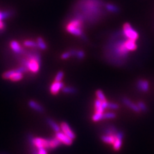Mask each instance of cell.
<instances>
[{"instance_id": "17", "label": "cell", "mask_w": 154, "mask_h": 154, "mask_svg": "<svg viewBox=\"0 0 154 154\" xmlns=\"http://www.w3.org/2000/svg\"><path fill=\"white\" fill-rule=\"evenodd\" d=\"M102 141L107 144L113 145L116 140V135H103L101 137Z\"/></svg>"}, {"instance_id": "30", "label": "cell", "mask_w": 154, "mask_h": 154, "mask_svg": "<svg viewBox=\"0 0 154 154\" xmlns=\"http://www.w3.org/2000/svg\"><path fill=\"white\" fill-rule=\"evenodd\" d=\"M12 13L10 11H5V12H0V21L5 19L8 18L10 16H11Z\"/></svg>"}, {"instance_id": "28", "label": "cell", "mask_w": 154, "mask_h": 154, "mask_svg": "<svg viewBox=\"0 0 154 154\" xmlns=\"http://www.w3.org/2000/svg\"><path fill=\"white\" fill-rule=\"evenodd\" d=\"M116 116V114L112 112H105L103 114V120H108V119H114Z\"/></svg>"}, {"instance_id": "24", "label": "cell", "mask_w": 154, "mask_h": 154, "mask_svg": "<svg viewBox=\"0 0 154 154\" xmlns=\"http://www.w3.org/2000/svg\"><path fill=\"white\" fill-rule=\"evenodd\" d=\"M16 73L14 74L13 76L10 78V80L13 82H17V81H19L21 79H22L23 76V73H19L18 71L16 69Z\"/></svg>"}, {"instance_id": "26", "label": "cell", "mask_w": 154, "mask_h": 154, "mask_svg": "<svg viewBox=\"0 0 154 154\" xmlns=\"http://www.w3.org/2000/svg\"><path fill=\"white\" fill-rule=\"evenodd\" d=\"M16 71H17L16 69H13V70L6 71V72L3 73V78H5V79H10V78H11L13 75L16 73Z\"/></svg>"}, {"instance_id": "3", "label": "cell", "mask_w": 154, "mask_h": 154, "mask_svg": "<svg viewBox=\"0 0 154 154\" xmlns=\"http://www.w3.org/2000/svg\"><path fill=\"white\" fill-rule=\"evenodd\" d=\"M84 21L77 17L74 16L66 26V29L67 32L75 36L81 37L82 39H86L84 34Z\"/></svg>"}, {"instance_id": "31", "label": "cell", "mask_w": 154, "mask_h": 154, "mask_svg": "<svg viewBox=\"0 0 154 154\" xmlns=\"http://www.w3.org/2000/svg\"><path fill=\"white\" fill-rule=\"evenodd\" d=\"M103 113H96L92 116V120L94 121H98L102 120H103Z\"/></svg>"}, {"instance_id": "34", "label": "cell", "mask_w": 154, "mask_h": 154, "mask_svg": "<svg viewBox=\"0 0 154 154\" xmlns=\"http://www.w3.org/2000/svg\"><path fill=\"white\" fill-rule=\"evenodd\" d=\"M137 105H138V107L139 108V109H140L141 111H144V112H146V111L147 110V109H148L146 105L142 102H139Z\"/></svg>"}, {"instance_id": "4", "label": "cell", "mask_w": 154, "mask_h": 154, "mask_svg": "<svg viewBox=\"0 0 154 154\" xmlns=\"http://www.w3.org/2000/svg\"><path fill=\"white\" fill-rule=\"evenodd\" d=\"M123 34L127 39H132V40H134L135 41L139 39V34L128 23H126L123 24Z\"/></svg>"}, {"instance_id": "33", "label": "cell", "mask_w": 154, "mask_h": 154, "mask_svg": "<svg viewBox=\"0 0 154 154\" xmlns=\"http://www.w3.org/2000/svg\"><path fill=\"white\" fill-rule=\"evenodd\" d=\"M63 77H64V73L63 71H59L58 73H57V75L55 76V82H61L62 80L63 79Z\"/></svg>"}, {"instance_id": "18", "label": "cell", "mask_w": 154, "mask_h": 154, "mask_svg": "<svg viewBox=\"0 0 154 154\" xmlns=\"http://www.w3.org/2000/svg\"><path fill=\"white\" fill-rule=\"evenodd\" d=\"M48 143H49V149L56 148L57 147H58V146H59L62 144V143L60 142L56 137L52 139H49Z\"/></svg>"}, {"instance_id": "38", "label": "cell", "mask_w": 154, "mask_h": 154, "mask_svg": "<svg viewBox=\"0 0 154 154\" xmlns=\"http://www.w3.org/2000/svg\"><path fill=\"white\" fill-rule=\"evenodd\" d=\"M108 103L109 102L107 101V100H105V101L102 102V108L103 109L105 110V109H106L107 108V107H108Z\"/></svg>"}, {"instance_id": "16", "label": "cell", "mask_w": 154, "mask_h": 154, "mask_svg": "<svg viewBox=\"0 0 154 154\" xmlns=\"http://www.w3.org/2000/svg\"><path fill=\"white\" fill-rule=\"evenodd\" d=\"M125 46H126V48L130 52H134L138 48V46L136 44L135 41L129 39H127L126 41H125Z\"/></svg>"}, {"instance_id": "35", "label": "cell", "mask_w": 154, "mask_h": 154, "mask_svg": "<svg viewBox=\"0 0 154 154\" xmlns=\"http://www.w3.org/2000/svg\"><path fill=\"white\" fill-rule=\"evenodd\" d=\"M107 108L110 109V110H116L119 108V105L115 103H112V102H109L108 103V107Z\"/></svg>"}, {"instance_id": "37", "label": "cell", "mask_w": 154, "mask_h": 154, "mask_svg": "<svg viewBox=\"0 0 154 154\" xmlns=\"http://www.w3.org/2000/svg\"><path fill=\"white\" fill-rule=\"evenodd\" d=\"M37 153L38 154H48L47 149L44 148L37 149Z\"/></svg>"}, {"instance_id": "5", "label": "cell", "mask_w": 154, "mask_h": 154, "mask_svg": "<svg viewBox=\"0 0 154 154\" xmlns=\"http://www.w3.org/2000/svg\"><path fill=\"white\" fill-rule=\"evenodd\" d=\"M31 142H32V144L37 149H40L43 148L46 149H49L48 139H44L40 138H32Z\"/></svg>"}, {"instance_id": "15", "label": "cell", "mask_w": 154, "mask_h": 154, "mask_svg": "<svg viewBox=\"0 0 154 154\" xmlns=\"http://www.w3.org/2000/svg\"><path fill=\"white\" fill-rule=\"evenodd\" d=\"M28 105H29L30 108L34 109L35 111H37L39 112H44L43 107L40 104H39L37 102L34 101V100H30V101L28 102Z\"/></svg>"}, {"instance_id": "32", "label": "cell", "mask_w": 154, "mask_h": 154, "mask_svg": "<svg viewBox=\"0 0 154 154\" xmlns=\"http://www.w3.org/2000/svg\"><path fill=\"white\" fill-rule=\"evenodd\" d=\"M78 59L82 60L85 57V53L82 50H77L75 56Z\"/></svg>"}, {"instance_id": "36", "label": "cell", "mask_w": 154, "mask_h": 154, "mask_svg": "<svg viewBox=\"0 0 154 154\" xmlns=\"http://www.w3.org/2000/svg\"><path fill=\"white\" fill-rule=\"evenodd\" d=\"M71 57H72V55H71V52L69 50V51H67V52L63 53L61 55V58L62 59H67Z\"/></svg>"}, {"instance_id": "7", "label": "cell", "mask_w": 154, "mask_h": 154, "mask_svg": "<svg viewBox=\"0 0 154 154\" xmlns=\"http://www.w3.org/2000/svg\"><path fill=\"white\" fill-rule=\"evenodd\" d=\"M55 137L59 139V140L63 143L64 145H67V146H70L72 145L73 143V139H71L66 135L65 134H64L62 132H57Z\"/></svg>"}, {"instance_id": "27", "label": "cell", "mask_w": 154, "mask_h": 154, "mask_svg": "<svg viewBox=\"0 0 154 154\" xmlns=\"http://www.w3.org/2000/svg\"><path fill=\"white\" fill-rule=\"evenodd\" d=\"M24 45L27 47H30V48H36L37 47V42H35L34 41H25L24 42Z\"/></svg>"}, {"instance_id": "9", "label": "cell", "mask_w": 154, "mask_h": 154, "mask_svg": "<svg viewBox=\"0 0 154 154\" xmlns=\"http://www.w3.org/2000/svg\"><path fill=\"white\" fill-rule=\"evenodd\" d=\"M41 63L38 62L35 59H29V63H28V69L29 71H31L32 73H36L39 70Z\"/></svg>"}, {"instance_id": "12", "label": "cell", "mask_w": 154, "mask_h": 154, "mask_svg": "<svg viewBox=\"0 0 154 154\" xmlns=\"http://www.w3.org/2000/svg\"><path fill=\"white\" fill-rule=\"evenodd\" d=\"M122 101H123V103L125 105H126L128 107H129V108L131 110H134V112H139L141 111L140 109H139V108L138 107V105L135 104V103H134L132 101H130L129 99H128L127 98H123Z\"/></svg>"}, {"instance_id": "25", "label": "cell", "mask_w": 154, "mask_h": 154, "mask_svg": "<svg viewBox=\"0 0 154 154\" xmlns=\"http://www.w3.org/2000/svg\"><path fill=\"white\" fill-rule=\"evenodd\" d=\"M62 92L65 94H74L77 92V89L73 87H64L62 88Z\"/></svg>"}, {"instance_id": "19", "label": "cell", "mask_w": 154, "mask_h": 154, "mask_svg": "<svg viewBox=\"0 0 154 154\" xmlns=\"http://www.w3.org/2000/svg\"><path fill=\"white\" fill-rule=\"evenodd\" d=\"M105 9L110 13H117L120 11V9L118 8V6L112 3H107L105 5Z\"/></svg>"}, {"instance_id": "23", "label": "cell", "mask_w": 154, "mask_h": 154, "mask_svg": "<svg viewBox=\"0 0 154 154\" xmlns=\"http://www.w3.org/2000/svg\"><path fill=\"white\" fill-rule=\"evenodd\" d=\"M117 131L118 130L116 129L115 127L111 126V127H109L107 128H106L104 132H105V134H107V135H116Z\"/></svg>"}, {"instance_id": "2", "label": "cell", "mask_w": 154, "mask_h": 154, "mask_svg": "<svg viewBox=\"0 0 154 154\" xmlns=\"http://www.w3.org/2000/svg\"><path fill=\"white\" fill-rule=\"evenodd\" d=\"M126 39H119L112 42L109 46V56L110 58H113L114 61H123L127 59L130 51L125 46Z\"/></svg>"}, {"instance_id": "10", "label": "cell", "mask_w": 154, "mask_h": 154, "mask_svg": "<svg viewBox=\"0 0 154 154\" xmlns=\"http://www.w3.org/2000/svg\"><path fill=\"white\" fill-rule=\"evenodd\" d=\"M64 87V84L62 82H54L50 86V92L53 95L58 94L59 92Z\"/></svg>"}, {"instance_id": "21", "label": "cell", "mask_w": 154, "mask_h": 154, "mask_svg": "<svg viewBox=\"0 0 154 154\" xmlns=\"http://www.w3.org/2000/svg\"><path fill=\"white\" fill-rule=\"evenodd\" d=\"M47 123L49 125V127H51L52 129L54 130L56 133L60 131V127H59L54 121L51 120V119H48L47 120Z\"/></svg>"}, {"instance_id": "29", "label": "cell", "mask_w": 154, "mask_h": 154, "mask_svg": "<svg viewBox=\"0 0 154 154\" xmlns=\"http://www.w3.org/2000/svg\"><path fill=\"white\" fill-rule=\"evenodd\" d=\"M96 97H97V99L100 100V101L103 102L106 100L105 98V96L103 94V92L101 91V90H97L96 91Z\"/></svg>"}, {"instance_id": "14", "label": "cell", "mask_w": 154, "mask_h": 154, "mask_svg": "<svg viewBox=\"0 0 154 154\" xmlns=\"http://www.w3.org/2000/svg\"><path fill=\"white\" fill-rule=\"evenodd\" d=\"M10 45L13 51L16 53H17V54H24V51L16 41H11Z\"/></svg>"}, {"instance_id": "6", "label": "cell", "mask_w": 154, "mask_h": 154, "mask_svg": "<svg viewBox=\"0 0 154 154\" xmlns=\"http://www.w3.org/2000/svg\"><path fill=\"white\" fill-rule=\"evenodd\" d=\"M60 130H62L64 134H65L68 137L71 139H74L76 138V135L74 133V132L71 129L69 125L66 122H62L60 124Z\"/></svg>"}, {"instance_id": "13", "label": "cell", "mask_w": 154, "mask_h": 154, "mask_svg": "<svg viewBox=\"0 0 154 154\" xmlns=\"http://www.w3.org/2000/svg\"><path fill=\"white\" fill-rule=\"evenodd\" d=\"M137 87L143 92H147L149 89V82L147 80L140 79L137 82Z\"/></svg>"}, {"instance_id": "1", "label": "cell", "mask_w": 154, "mask_h": 154, "mask_svg": "<svg viewBox=\"0 0 154 154\" xmlns=\"http://www.w3.org/2000/svg\"><path fill=\"white\" fill-rule=\"evenodd\" d=\"M103 5L102 0H79L75 6L74 16L84 22L96 23L102 17Z\"/></svg>"}, {"instance_id": "11", "label": "cell", "mask_w": 154, "mask_h": 154, "mask_svg": "<svg viewBox=\"0 0 154 154\" xmlns=\"http://www.w3.org/2000/svg\"><path fill=\"white\" fill-rule=\"evenodd\" d=\"M25 52V51H24ZM24 54L26 55L27 58L28 59H35L37 60L38 62H41V55L39 54V52L35 51H27L26 52H24Z\"/></svg>"}, {"instance_id": "20", "label": "cell", "mask_w": 154, "mask_h": 154, "mask_svg": "<svg viewBox=\"0 0 154 154\" xmlns=\"http://www.w3.org/2000/svg\"><path fill=\"white\" fill-rule=\"evenodd\" d=\"M95 112L96 113H103L104 110L102 108V101L100 100L96 99L95 102Z\"/></svg>"}, {"instance_id": "8", "label": "cell", "mask_w": 154, "mask_h": 154, "mask_svg": "<svg viewBox=\"0 0 154 154\" xmlns=\"http://www.w3.org/2000/svg\"><path fill=\"white\" fill-rule=\"evenodd\" d=\"M124 137V134L122 131H117L116 135V140L113 144V148L114 150L118 151L122 146V140Z\"/></svg>"}, {"instance_id": "22", "label": "cell", "mask_w": 154, "mask_h": 154, "mask_svg": "<svg viewBox=\"0 0 154 154\" xmlns=\"http://www.w3.org/2000/svg\"><path fill=\"white\" fill-rule=\"evenodd\" d=\"M37 47H39L42 50H45V49H46V48H47V45H46L45 42L41 37L37 38Z\"/></svg>"}, {"instance_id": "39", "label": "cell", "mask_w": 154, "mask_h": 154, "mask_svg": "<svg viewBox=\"0 0 154 154\" xmlns=\"http://www.w3.org/2000/svg\"><path fill=\"white\" fill-rule=\"evenodd\" d=\"M5 26L4 23L2 21H0V30H3L5 29Z\"/></svg>"}]
</instances>
